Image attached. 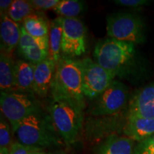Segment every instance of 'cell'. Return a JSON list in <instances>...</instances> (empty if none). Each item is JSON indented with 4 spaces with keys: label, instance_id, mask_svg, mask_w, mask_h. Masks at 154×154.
Segmentation results:
<instances>
[{
    "label": "cell",
    "instance_id": "obj_1",
    "mask_svg": "<svg viewBox=\"0 0 154 154\" xmlns=\"http://www.w3.org/2000/svg\"><path fill=\"white\" fill-rule=\"evenodd\" d=\"M51 91V94L74 101L84 109L86 97L82 88V61L61 56L56 66Z\"/></svg>",
    "mask_w": 154,
    "mask_h": 154
},
{
    "label": "cell",
    "instance_id": "obj_2",
    "mask_svg": "<svg viewBox=\"0 0 154 154\" xmlns=\"http://www.w3.org/2000/svg\"><path fill=\"white\" fill-rule=\"evenodd\" d=\"M52 96L50 115L55 128L67 145L78 140L84 122V109L74 101L61 96Z\"/></svg>",
    "mask_w": 154,
    "mask_h": 154
},
{
    "label": "cell",
    "instance_id": "obj_3",
    "mask_svg": "<svg viewBox=\"0 0 154 154\" xmlns=\"http://www.w3.org/2000/svg\"><path fill=\"white\" fill-rule=\"evenodd\" d=\"M136 45L109 37L100 40L94 51V59L113 76H121L134 60Z\"/></svg>",
    "mask_w": 154,
    "mask_h": 154
},
{
    "label": "cell",
    "instance_id": "obj_4",
    "mask_svg": "<svg viewBox=\"0 0 154 154\" xmlns=\"http://www.w3.org/2000/svg\"><path fill=\"white\" fill-rule=\"evenodd\" d=\"M16 134L19 143L36 149L43 150L61 143V137L51 119H44L39 113L26 117L21 123Z\"/></svg>",
    "mask_w": 154,
    "mask_h": 154
},
{
    "label": "cell",
    "instance_id": "obj_5",
    "mask_svg": "<svg viewBox=\"0 0 154 154\" xmlns=\"http://www.w3.org/2000/svg\"><path fill=\"white\" fill-rule=\"evenodd\" d=\"M107 35L115 39L136 44L146 41L145 23L139 15L118 12L108 17Z\"/></svg>",
    "mask_w": 154,
    "mask_h": 154
},
{
    "label": "cell",
    "instance_id": "obj_6",
    "mask_svg": "<svg viewBox=\"0 0 154 154\" xmlns=\"http://www.w3.org/2000/svg\"><path fill=\"white\" fill-rule=\"evenodd\" d=\"M0 107L13 133L17 132L26 117L38 113L37 102L31 94L18 91H1Z\"/></svg>",
    "mask_w": 154,
    "mask_h": 154
},
{
    "label": "cell",
    "instance_id": "obj_7",
    "mask_svg": "<svg viewBox=\"0 0 154 154\" xmlns=\"http://www.w3.org/2000/svg\"><path fill=\"white\" fill-rule=\"evenodd\" d=\"M129 90L122 82L113 80L103 93L94 99L89 112L94 116L116 115L128 109Z\"/></svg>",
    "mask_w": 154,
    "mask_h": 154
},
{
    "label": "cell",
    "instance_id": "obj_8",
    "mask_svg": "<svg viewBox=\"0 0 154 154\" xmlns=\"http://www.w3.org/2000/svg\"><path fill=\"white\" fill-rule=\"evenodd\" d=\"M81 61L83 92L87 99H95L109 87L115 77L91 58Z\"/></svg>",
    "mask_w": 154,
    "mask_h": 154
},
{
    "label": "cell",
    "instance_id": "obj_9",
    "mask_svg": "<svg viewBox=\"0 0 154 154\" xmlns=\"http://www.w3.org/2000/svg\"><path fill=\"white\" fill-rule=\"evenodd\" d=\"M87 30L79 19L63 18L61 52L70 57H80L86 52Z\"/></svg>",
    "mask_w": 154,
    "mask_h": 154
},
{
    "label": "cell",
    "instance_id": "obj_10",
    "mask_svg": "<svg viewBox=\"0 0 154 154\" xmlns=\"http://www.w3.org/2000/svg\"><path fill=\"white\" fill-rule=\"evenodd\" d=\"M154 119V82L139 90L130 99L126 117Z\"/></svg>",
    "mask_w": 154,
    "mask_h": 154
},
{
    "label": "cell",
    "instance_id": "obj_11",
    "mask_svg": "<svg viewBox=\"0 0 154 154\" xmlns=\"http://www.w3.org/2000/svg\"><path fill=\"white\" fill-rule=\"evenodd\" d=\"M18 49L25 59L34 64H37L49 57V42L38 41L32 37L22 26Z\"/></svg>",
    "mask_w": 154,
    "mask_h": 154
},
{
    "label": "cell",
    "instance_id": "obj_12",
    "mask_svg": "<svg viewBox=\"0 0 154 154\" xmlns=\"http://www.w3.org/2000/svg\"><path fill=\"white\" fill-rule=\"evenodd\" d=\"M56 66L57 63L49 57L35 64L33 84L34 94L42 98L47 96L48 91L51 89Z\"/></svg>",
    "mask_w": 154,
    "mask_h": 154
},
{
    "label": "cell",
    "instance_id": "obj_13",
    "mask_svg": "<svg viewBox=\"0 0 154 154\" xmlns=\"http://www.w3.org/2000/svg\"><path fill=\"white\" fill-rule=\"evenodd\" d=\"M22 34V26L14 22L7 15H1L0 37L1 51L11 56L19 46Z\"/></svg>",
    "mask_w": 154,
    "mask_h": 154
},
{
    "label": "cell",
    "instance_id": "obj_14",
    "mask_svg": "<svg viewBox=\"0 0 154 154\" xmlns=\"http://www.w3.org/2000/svg\"><path fill=\"white\" fill-rule=\"evenodd\" d=\"M124 134L125 136L138 143L151 137L154 134V119L126 117Z\"/></svg>",
    "mask_w": 154,
    "mask_h": 154
},
{
    "label": "cell",
    "instance_id": "obj_15",
    "mask_svg": "<svg viewBox=\"0 0 154 154\" xmlns=\"http://www.w3.org/2000/svg\"><path fill=\"white\" fill-rule=\"evenodd\" d=\"M134 141L126 136L111 135L100 143L96 154H133Z\"/></svg>",
    "mask_w": 154,
    "mask_h": 154
},
{
    "label": "cell",
    "instance_id": "obj_16",
    "mask_svg": "<svg viewBox=\"0 0 154 154\" xmlns=\"http://www.w3.org/2000/svg\"><path fill=\"white\" fill-rule=\"evenodd\" d=\"M35 64L28 61L15 63V91L33 93Z\"/></svg>",
    "mask_w": 154,
    "mask_h": 154
},
{
    "label": "cell",
    "instance_id": "obj_17",
    "mask_svg": "<svg viewBox=\"0 0 154 154\" xmlns=\"http://www.w3.org/2000/svg\"><path fill=\"white\" fill-rule=\"evenodd\" d=\"M1 91H15V62L11 56L1 51L0 55Z\"/></svg>",
    "mask_w": 154,
    "mask_h": 154
},
{
    "label": "cell",
    "instance_id": "obj_18",
    "mask_svg": "<svg viewBox=\"0 0 154 154\" xmlns=\"http://www.w3.org/2000/svg\"><path fill=\"white\" fill-rule=\"evenodd\" d=\"M63 32V17H58L49 24V57L58 63L61 58Z\"/></svg>",
    "mask_w": 154,
    "mask_h": 154
},
{
    "label": "cell",
    "instance_id": "obj_19",
    "mask_svg": "<svg viewBox=\"0 0 154 154\" xmlns=\"http://www.w3.org/2000/svg\"><path fill=\"white\" fill-rule=\"evenodd\" d=\"M22 26L32 37L38 41L49 42V26L40 15L34 14L27 17L22 23Z\"/></svg>",
    "mask_w": 154,
    "mask_h": 154
},
{
    "label": "cell",
    "instance_id": "obj_20",
    "mask_svg": "<svg viewBox=\"0 0 154 154\" xmlns=\"http://www.w3.org/2000/svg\"><path fill=\"white\" fill-rule=\"evenodd\" d=\"M36 14L35 9L29 1L14 0L12 2L9 9L7 16L17 23L24 22V21L31 15Z\"/></svg>",
    "mask_w": 154,
    "mask_h": 154
},
{
    "label": "cell",
    "instance_id": "obj_21",
    "mask_svg": "<svg viewBox=\"0 0 154 154\" xmlns=\"http://www.w3.org/2000/svg\"><path fill=\"white\" fill-rule=\"evenodd\" d=\"M85 9V2L79 0H60L54 11L63 18H76Z\"/></svg>",
    "mask_w": 154,
    "mask_h": 154
},
{
    "label": "cell",
    "instance_id": "obj_22",
    "mask_svg": "<svg viewBox=\"0 0 154 154\" xmlns=\"http://www.w3.org/2000/svg\"><path fill=\"white\" fill-rule=\"evenodd\" d=\"M11 129L7 119L1 116L0 121V154H9L11 146Z\"/></svg>",
    "mask_w": 154,
    "mask_h": 154
},
{
    "label": "cell",
    "instance_id": "obj_23",
    "mask_svg": "<svg viewBox=\"0 0 154 154\" xmlns=\"http://www.w3.org/2000/svg\"><path fill=\"white\" fill-rule=\"evenodd\" d=\"M133 154H154V134L138 142L137 145L135 146Z\"/></svg>",
    "mask_w": 154,
    "mask_h": 154
},
{
    "label": "cell",
    "instance_id": "obj_24",
    "mask_svg": "<svg viewBox=\"0 0 154 154\" xmlns=\"http://www.w3.org/2000/svg\"><path fill=\"white\" fill-rule=\"evenodd\" d=\"M30 3L35 10H49L54 9L60 0H30Z\"/></svg>",
    "mask_w": 154,
    "mask_h": 154
},
{
    "label": "cell",
    "instance_id": "obj_25",
    "mask_svg": "<svg viewBox=\"0 0 154 154\" xmlns=\"http://www.w3.org/2000/svg\"><path fill=\"white\" fill-rule=\"evenodd\" d=\"M114 2L116 5L122 6V7L138 8L142 6L149 5L151 2L148 0H116Z\"/></svg>",
    "mask_w": 154,
    "mask_h": 154
},
{
    "label": "cell",
    "instance_id": "obj_26",
    "mask_svg": "<svg viewBox=\"0 0 154 154\" xmlns=\"http://www.w3.org/2000/svg\"><path fill=\"white\" fill-rule=\"evenodd\" d=\"M34 149H36L26 146L19 142H14L11 144L9 149V154H30Z\"/></svg>",
    "mask_w": 154,
    "mask_h": 154
},
{
    "label": "cell",
    "instance_id": "obj_27",
    "mask_svg": "<svg viewBox=\"0 0 154 154\" xmlns=\"http://www.w3.org/2000/svg\"><path fill=\"white\" fill-rule=\"evenodd\" d=\"M11 0H1L0 1V11H1V15H7L9 9L10 8L11 4Z\"/></svg>",
    "mask_w": 154,
    "mask_h": 154
},
{
    "label": "cell",
    "instance_id": "obj_28",
    "mask_svg": "<svg viewBox=\"0 0 154 154\" xmlns=\"http://www.w3.org/2000/svg\"><path fill=\"white\" fill-rule=\"evenodd\" d=\"M30 154H63V153H47V152L44 151L43 150L39 149H34L32 151Z\"/></svg>",
    "mask_w": 154,
    "mask_h": 154
}]
</instances>
